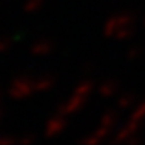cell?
Segmentation results:
<instances>
[{
	"mask_svg": "<svg viewBox=\"0 0 145 145\" xmlns=\"http://www.w3.org/2000/svg\"><path fill=\"white\" fill-rule=\"evenodd\" d=\"M142 48L137 46V45H134V46H130V50L127 51V59L128 60H136V59H139L142 56Z\"/></svg>",
	"mask_w": 145,
	"mask_h": 145,
	"instance_id": "14",
	"label": "cell"
},
{
	"mask_svg": "<svg viewBox=\"0 0 145 145\" xmlns=\"http://www.w3.org/2000/svg\"><path fill=\"white\" fill-rule=\"evenodd\" d=\"M110 134H111V128L103 127V125H99V128L93 130L89 134L80 137V139H79V142H80V144H87V145L102 144V142H105V140L110 137Z\"/></svg>",
	"mask_w": 145,
	"mask_h": 145,
	"instance_id": "6",
	"label": "cell"
},
{
	"mask_svg": "<svg viewBox=\"0 0 145 145\" xmlns=\"http://www.w3.org/2000/svg\"><path fill=\"white\" fill-rule=\"evenodd\" d=\"M29 51H31V54L36 56V57H45V56H48V54H51L54 51V43L48 39H39L31 45Z\"/></svg>",
	"mask_w": 145,
	"mask_h": 145,
	"instance_id": "7",
	"label": "cell"
},
{
	"mask_svg": "<svg viewBox=\"0 0 145 145\" xmlns=\"http://www.w3.org/2000/svg\"><path fill=\"white\" fill-rule=\"evenodd\" d=\"M144 123H145V101L137 103L133 108L128 120H127L125 125H123L122 128H119V131L113 136V140H114L116 144L127 142L131 136L139 134V131L144 127Z\"/></svg>",
	"mask_w": 145,
	"mask_h": 145,
	"instance_id": "2",
	"label": "cell"
},
{
	"mask_svg": "<svg viewBox=\"0 0 145 145\" xmlns=\"http://www.w3.org/2000/svg\"><path fill=\"white\" fill-rule=\"evenodd\" d=\"M0 102H2V91H0Z\"/></svg>",
	"mask_w": 145,
	"mask_h": 145,
	"instance_id": "17",
	"label": "cell"
},
{
	"mask_svg": "<svg viewBox=\"0 0 145 145\" xmlns=\"http://www.w3.org/2000/svg\"><path fill=\"white\" fill-rule=\"evenodd\" d=\"M97 91L103 99H110V97H113V96L117 94V91H119V84H117L116 80H105L103 84H101V87H99Z\"/></svg>",
	"mask_w": 145,
	"mask_h": 145,
	"instance_id": "8",
	"label": "cell"
},
{
	"mask_svg": "<svg viewBox=\"0 0 145 145\" xmlns=\"http://www.w3.org/2000/svg\"><path fill=\"white\" fill-rule=\"evenodd\" d=\"M67 128V116L60 114V113H57L56 116L50 117L46 122V125H45V137H57L60 136L62 133L65 131Z\"/></svg>",
	"mask_w": 145,
	"mask_h": 145,
	"instance_id": "5",
	"label": "cell"
},
{
	"mask_svg": "<svg viewBox=\"0 0 145 145\" xmlns=\"http://www.w3.org/2000/svg\"><path fill=\"white\" fill-rule=\"evenodd\" d=\"M9 97H12L14 101H23L28 99L34 94L36 91V82L34 79L28 77V76H19L11 82L9 87Z\"/></svg>",
	"mask_w": 145,
	"mask_h": 145,
	"instance_id": "4",
	"label": "cell"
},
{
	"mask_svg": "<svg viewBox=\"0 0 145 145\" xmlns=\"http://www.w3.org/2000/svg\"><path fill=\"white\" fill-rule=\"evenodd\" d=\"M0 120H2V110H0Z\"/></svg>",
	"mask_w": 145,
	"mask_h": 145,
	"instance_id": "18",
	"label": "cell"
},
{
	"mask_svg": "<svg viewBox=\"0 0 145 145\" xmlns=\"http://www.w3.org/2000/svg\"><path fill=\"white\" fill-rule=\"evenodd\" d=\"M12 45H14V39H12V37L2 36L0 37V54L8 53V51L12 48Z\"/></svg>",
	"mask_w": 145,
	"mask_h": 145,
	"instance_id": "12",
	"label": "cell"
},
{
	"mask_svg": "<svg viewBox=\"0 0 145 145\" xmlns=\"http://www.w3.org/2000/svg\"><path fill=\"white\" fill-rule=\"evenodd\" d=\"M94 91V82L89 80V79H85L82 80L77 87L74 88V91L71 93V96L67 99L65 102H62L57 108V113L63 116H71L74 113L80 111L85 106V103L88 102L89 96Z\"/></svg>",
	"mask_w": 145,
	"mask_h": 145,
	"instance_id": "1",
	"label": "cell"
},
{
	"mask_svg": "<svg viewBox=\"0 0 145 145\" xmlns=\"http://www.w3.org/2000/svg\"><path fill=\"white\" fill-rule=\"evenodd\" d=\"M144 26H145V17H144Z\"/></svg>",
	"mask_w": 145,
	"mask_h": 145,
	"instance_id": "19",
	"label": "cell"
},
{
	"mask_svg": "<svg viewBox=\"0 0 145 145\" xmlns=\"http://www.w3.org/2000/svg\"><path fill=\"white\" fill-rule=\"evenodd\" d=\"M116 123H117V113L114 110H106V111L101 116V125L108 127V128L113 130V127H114Z\"/></svg>",
	"mask_w": 145,
	"mask_h": 145,
	"instance_id": "11",
	"label": "cell"
},
{
	"mask_svg": "<svg viewBox=\"0 0 145 145\" xmlns=\"http://www.w3.org/2000/svg\"><path fill=\"white\" fill-rule=\"evenodd\" d=\"M134 22H136V16L131 11L116 12V14H113L103 23V36L113 39L120 29L128 28V26H134Z\"/></svg>",
	"mask_w": 145,
	"mask_h": 145,
	"instance_id": "3",
	"label": "cell"
},
{
	"mask_svg": "<svg viewBox=\"0 0 145 145\" xmlns=\"http://www.w3.org/2000/svg\"><path fill=\"white\" fill-rule=\"evenodd\" d=\"M11 144H17V137L6 133L0 134V145H11Z\"/></svg>",
	"mask_w": 145,
	"mask_h": 145,
	"instance_id": "15",
	"label": "cell"
},
{
	"mask_svg": "<svg viewBox=\"0 0 145 145\" xmlns=\"http://www.w3.org/2000/svg\"><path fill=\"white\" fill-rule=\"evenodd\" d=\"M36 140V136L34 134H23V136L17 137V144H23V145H29Z\"/></svg>",
	"mask_w": 145,
	"mask_h": 145,
	"instance_id": "16",
	"label": "cell"
},
{
	"mask_svg": "<svg viewBox=\"0 0 145 145\" xmlns=\"http://www.w3.org/2000/svg\"><path fill=\"white\" fill-rule=\"evenodd\" d=\"M43 0H26L25 2V11L26 12H36L40 9Z\"/></svg>",
	"mask_w": 145,
	"mask_h": 145,
	"instance_id": "13",
	"label": "cell"
},
{
	"mask_svg": "<svg viewBox=\"0 0 145 145\" xmlns=\"http://www.w3.org/2000/svg\"><path fill=\"white\" fill-rule=\"evenodd\" d=\"M134 102H136L134 94H131V93H123V94H120L119 97H117L116 106L119 110H130V108H133Z\"/></svg>",
	"mask_w": 145,
	"mask_h": 145,
	"instance_id": "10",
	"label": "cell"
},
{
	"mask_svg": "<svg viewBox=\"0 0 145 145\" xmlns=\"http://www.w3.org/2000/svg\"><path fill=\"white\" fill-rule=\"evenodd\" d=\"M34 82H36V91L37 93L50 91V89L54 87V84H56L53 76H40V77L34 79Z\"/></svg>",
	"mask_w": 145,
	"mask_h": 145,
	"instance_id": "9",
	"label": "cell"
}]
</instances>
